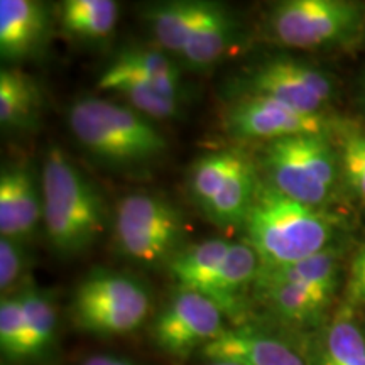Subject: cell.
I'll use <instances>...</instances> for the list:
<instances>
[{"instance_id": "1", "label": "cell", "mask_w": 365, "mask_h": 365, "mask_svg": "<svg viewBox=\"0 0 365 365\" xmlns=\"http://www.w3.org/2000/svg\"><path fill=\"white\" fill-rule=\"evenodd\" d=\"M336 225L335 217L323 208L261 185L242 228L261 266H286L331 247Z\"/></svg>"}, {"instance_id": "2", "label": "cell", "mask_w": 365, "mask_h": 365, "mask_svg": "<svg viewBox=\"0 0 365 365\" xmlns=\"http://www.w3.org/2000/svg\"><path fill=\"white\" fill-rule=\"evenodd\" d=\"M43 223L49 244L61 255H78L107 230V208L97 186L66 156L51 148L43 170Z\"/></svg>"}, {"instance_id": "3", "label": "cell", "mask_w": 365, "mask_h": 365, "mask_svg": "<svg viewBox=\"0 0 365 365\" xmlns=\"http://www.w3.org/2000/svg\"><path fill=\"white\" fill-rule=\"evenodd\" d=\"M68 124L90 154L113 166L150 163L168 148L166 137L150 118L112 100H76L68 110Z\"/></svg>"}, {"instance_id": "4", "label": "cell", "mask_w": 365, "mask_h": 365, "mask_svg": "<svg viewBox=\"0 0 365 365\" xmlns=\"http://www.w3.org/2000/svg\"><path fill=\"white\" fill-rule=\"evenodd\" d=\"M340 281V254L328 247L286 266H259L252 291L289 327H314L325 318Z\"/></svg>"}, {"instance_id": "5", "label": "cell", "mask_w": 365, "mask_h": 365, "mask_svg": "<svg viewBox=\"0 0 365 365\" xmlns=\"http://www.w3.org/2000/svg\"><path fill=\"white\" fill-rule=\"evenodd\" d=\"M264 170L274 190L318 208L331 198L341 180L339 156L328 132L271 140L264 149Z\"/></svg>"}, {"instance_id": "6", "label": "cell", "mask_w": 365, "mask_h": 365, "mask_svg": "<svg viewBox=\"0 0 365 365\" xmlns=\"http://www.w3.org/2000/svg\"><path fill=\"white\" fill-rule=\"evenodd\" d=\"M261 185L257 168L240 149L203 154L188 178L191 200L208 220L223 228L244 227Z\"/></svg>"}, {"instance_id": "7", "label": "cell", "mask_w": 365, "mask_h": 365, "mask_svg": "<svg viewBox=\"0 0 365 365\" xmlns=\"http://www.w3.org/2000/svg\"><path fill=\"white\" fill-rule=\"evenodd\" d=\"M186 223L175 205L150 193L118 202L113 237L118 252L144 266L170 264L181 252Z\"/></svg>"}, {"instance_id": "8", "label": "cell", "mask_w": 365, "mask_h": 365, "mask_svg": "<svg viewBox=\"0 0 365 365\" xmlns=\"http://www.w3.org/2000/svg\"><path fill=\"white\" fill-rule=\"evenodd\" d=\"M150 298L143 282L118 272L90 274L76 287L71 318L81 330L100 336L127 335L144 323Z\"/></svg>"}, {"instance_id": "9", "label": "cell", "mask_w": 365, "mask_h": 365, "mask_svg": "<svg viewBox=\"0 0 365 365\" xmlns=\"http://www.w3.org/2000/svg\"><path fill=\"white\" fill-rule=\"evenodd\" d=\"M365 6L350 0H286L272 7L271 34L294 49H322L349 43L360 33Z\"/></svg>"}, {"instance_id": "10", "label": "cell", "mask_w": 365, "mask_h": 365, "mask_svg": "<svg viewBox=\"0 0 365 365\" xmlns=\"http://www.w3.org/2000/svg\"><path fill=\"white\" fill-rule=\"evenodd\" d=\"M223 318L222 309L207 296L178 287L166 307L158 313L150 335L164 354L185 359L227 330Z\"/></svg>"}, {"instance_id": "11", "label": "cell", "mask_w": 365, "mask_h": 365, "mask_svg": "<svg viewBox=\"0 0 365 365\" xmlns=\"http://www.w3.org/2000/svg\"><path fill=\"white\" fill-rule=\"evenodd\" d=\"M242 95L264 97L304 113H319L330 103L333 83L327 73L298 59L277 56L244 76Z\"/></svg>"}, {"instance_id": "12", "label": "cell", "mask_w": 365, "mask_h": 365, "mask_svg": "<svg viewBox=\"0 0 365 365\" xmlns=\"http://www.w3.org/2000/svg\"><path fill=\"white\" fill-rule=\"evenodd\" d=\"M227 130L239 139L271 140L303 134H327L331 124L325 115L304 113L264 97L242 95L227 110Z\"/></svg>"}, {"instance_id": "13", "label": "cell", "mask_w": 365, "mask_h": 365, "mask_svg": "<svg viewBox=\"0 0 365 365\" xmlns=\"http://www.w3.org/2000/svg\"><path fill=\"white\" fill-rule=\"evenodd\" d=\"M132 83L150 88L181 102V71L164 51L149 48H127L100 73L97 88L108 91L112 86Z\"/></svg>"}, {"instance_id": "14", "label": "cell", "mask_w": 365, "mask_h": 365, "mask_svg": "<svg viewBox=\"0 0 365 365\" xmlns=\"http://www.w3.org/2000/svg\"><path fill=\"white\" fill-rule=\"evenodd\" d=\"M202 355L210 362L237 365H312L286 340L249 327L227 328L203 346Z\"/></svg>"}, {"instance_id": "15", "label": "cell", "mask_w": 365, "mask_h": 365, "mask_svg": "<svg viewBox=\"0 0 365 365\" xmlns=\"http://www.w3.org/2000/svg\"><path fill=\"white\" fill-rule=\"evenodd\" d=\"M43 220V186L26 163L9 164L0 176V234L27 239Z\"/></svg>"}, {"instance_id": "16", "label": "cell", "mask_w": 365, "mask_h": 365, "mask_svg": "<svg viewBox=\"0 0 365 365\" xmlns=\"http://www.w3.org/2000/svg\"><path fill=\"white\" fill-rule=\"evenodd\" d=\"M49 12L38 0L0 2V54L7 61H21L38 54L48 41Z\"/></svg>"}, {"instance_id": "17", "label": "cell", "mask_w": 365, "mask_h": 365, "mask_svg": "<svg viewBox=\"0 0 365 365\" xmlns=\"http://www.w3.org/2000/svg\"><path fill=\"white\" fill-rule=\"evenodd\" d=\"M239 38V24L223 4L210 2L198 29L181 53V61L191 70H207L225 56Z\"/></svg>"}, {"instance_id": "18", "label": "cell", "mask_w": 365, "mask_h": 365, "mask_svg": "<svg viewBox=\"0 0 365 365\" xmlns=\"http://www.w3.org/2000/svg\"><path fill=\"white\" fill-rule=\"evenodd\" d=\"M232 242L213 239L185 247L168 264L181 289H190L212 299Z\"/></svg>"}, {"instance_id": "19", "label": "cell", "mask_w": 365, "mask_h": 365, "mask_svg": "<svg viewBox=\"0 0 365 365\" xmlns=\"http://www.w3.org/2000/svg\"><path fill=\"white\" fill-rule=\"evenodd\" d=\"M208 4V0H171L154 4L145 11V21L164 53L181 56L190 38L198 29Z\"/></svg>"}, {"instance_id": "20", "label": "cell", "mask_w": 365, "mask_h": 365, "mask_svg": "<svg viewBox=\"0 0 365 365\" xmlns=\"http://www.w3.org/2000/svg\"><path fill=\"white\" fill-rule=\"evenodd\" d=\"M309 362L312 365H365V333L349 307L341 308L323 330Z\"/></svg>"}, {"instance_id": "21", "label": "cell", "mask_w": 365, "mask_h": 365, "mask_svg": "<svg viewBox=\"0 0 365 365\" xmlns=\"http://www.w3.org/2000/svg\"><path fill=\"white\" fill-rule=\"evenodd\" d=\"M39 107V90L31 76L21 70L0 71V124L4 129L31 127Z\"/></svg>"}, {"instance_id": "22", "label": "cell", "mask_w": 365, "mask_h": 365, "mask_svg": "<svg viewBox=\"0 0 365 365\" xmlns=\"http://www.w3.org/2000/svg\"><path fill=\"white\" fill-rule=\"evenodd\" d=\"M59 21L71 36L98 41L110 36L118 21V4L113 0H65Z\"/></svg>"}, {"instance_id": "23", "label": "cell", "mask_w": 365, "mask_h": 365, "mask_svg": "<svg viewBox=\"0 0 365 365\" xmlns=\"http://www.w3.org/2000/svg\"><path fill=\"white\" fill-rule=\"evenodd\" d=\"M26 313V360L48 357L56 341V308L51 296L36 287L21 293Z\"/></svg>"}, {"instance_id": "24", "label": "cell", "mask_w": 365, "mask_h": 365, "mask_svg": "<svg viewBox=\"0 0 365 365\" xmlns=\"http://www.w3.org/2000/svg\"><path fill=\"white\" fill-rule=\"evenodd\" d=\"M340 176L349 190L365 203V127L355 122L331 125Z\"/></svg>"}, {"instance_id": "25", "label": "cell", "mask_w": 365, "mask_h": 365, "mask_svg": "<svg viewBox=\"0 0 365 365\" xmlns=\"http://www.w3.org/2000/svg\"><path fill=\"white\" fill-rule=\"evenodd\" d=\"M26 313L21 293L0 304V349L11 360H26Z\"/></svg>"}, {"instance_id": "26", "label": "cell", "mask_w": 365, "mask_h": 365, "mask_svg": "<svg viewBox=\"0 0 365 365\" xmlns=\"http://www.w3.org/2000/svg\"><path fill=\"white\" fill-rule=\"evenodd\" d=\"M27 264L26 250L22 242L11 237L0 239V289L2 293L19 281Z\"/></svg>"}, {"instance_id": "27", "label": "cell", "mask_w": 365, "mask_h": 365, "mask_svg": "<svg viewBox=\"0 0 365 365\" xmlns=\"http://www.w3.org/2000/svg\"><path fill=\"white\" fill-rule=\"evenodd\" d=\"M346 296L352 304L365 303V245L359 250L350 266Z\"/></svg>"}, {"instance_id": "28", "label": "cell", "mask_w": 365, "mask_h": 365, "mask_svg": "<svg viewBox=\"0 0 365 365\" xmlns=\"http://www.w3.org/2000/svg\"><path fill=\"white\" fill-rule=\"evenodd\" d=\"M80 365H137V364L125 357H118V355L98 354V355H91V357L83 360Z\"/></svg>"}, {"instance_id": "29", "label": "cell", "mask_w": 365, "mask_h": 365, "mask_svg": "<svg viewBox=\"0 0 365 365\" xmlns=\"http://www.w3.org/2000/svg\"><path fill=\"white\" fill-rule=\"evenodd\" d=\"M208 365H237V364H232V362H210Z\"/></svg>"}, {"instance_id": "30", "label": "cell", "mask_w": 365, "mask_h": 365, "mask_svg": "<svg viewBox=\"0 0 365 365\" xmlns=\"http://www.w3.org/2000/svg\"><path fill=\"white\" fill-rule=\"evenodd\" d=\"M364 97H365V85H364Z\"/></svg>"}]
</instances>
